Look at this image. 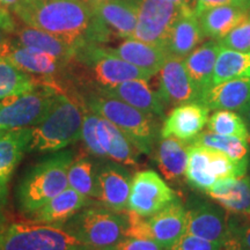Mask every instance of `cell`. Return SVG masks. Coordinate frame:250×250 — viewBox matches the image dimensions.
<instances>
[{"mask_svg":"<svg viewBox=\"0 0 250 250\" xmlns=\"http://www.w3.org/2000/svg\"><path fill=\"white\" fill-rule=\"evenodd\" d=\"M13 12L27 26L66 41L77 48L89 43L93 11L83 0H20Z\"/></svg>","mask_w":250,"mask_h":250,"instance_id":"cell-1","label":"cell"},{"mask_svg":"<svg viewBox=\"0 0 250 250\" xmlns=\"http://www.w3.org/2000/svg\"><path fill=\"white\" fill-rule=\"evenodd\" d=\"M74 92L86 108L116 125L139 153L153 154L161 138L160 120L98 90L83 89Z\"/></svg>","mask_w":250,"mask_h":250,"instance_id":"cell-2","label":"cell"},{"mask_svg":"<svg viewBox=\"0 0 250 250\" xmlns=\"http://www.w3.org/2000/svg\"><path fill=\"white\" fill-rule=\"evenodd\" d=\"M74 160L71 149L51 153L30 166L17 184V205L31 215L68 187V168Z\"/></svg>","mask_w":250,"mask_h":250,"instance_id":"cell-3","label":"cell"},{"mask_svg":"<svg viewBox=\"0 0 250 250\" xmlns=\"http://www.w3.org/2000/svg\"><path fill=\"white\" fill-rule=\"evenodd\" d=\"M83 105L74 93V100L59 92L49 111L39 124L31 126L28 152L55 153L65 149L81 138Z\"/></svg>","mask_w":250,"mask_h":250,"instance_id":"cell-4","label":"cell"},{"mask_svg":"<svg viewBox=\"0 0 250 250\" xmlns=\"http://www.w3.org/2000/svg\"><path fill=\"white\" fill-rule=\"evenodd\" d=\"M70 62L78 67L77 78L83 89L110 88L124 81L154 77L114 55L109 48L92 43L79 46Z\"/></svg>","mask_w":250,"mask_h":250,"instance_id":"cell-5","label":"cell"},{"mask_svg":"<svg viewBox=\"0 0 250 250\" xmlns=\"http://www.w3.org/2000/svg\"><path fill=\"white\" fill-rule=\"evenodd\" d=\"M71 235L93 250H107L126 237L125 212L96 204L86 206L62 225Z\"/></svg>","mask_w":250,"mask_h":250,"instance_id":"cell-6","label":"cell"},{"mask_svg":"<svg viewBox=\"0 0 250 250\" xmlns=\"http://www.w3.org/2000/svg\"><path fill=\"white\" fill-rule=\"evenodd\" d=\"M0 250H93L62 226L17 221L0 223Z\"/></svg>","mask_w":250,"mask_h":250,"instance_id":"cell-7","label":"cell"},{"mask_svg":"<svg viewBox=\"0 0 250 250\" xmlns=\"http://www.w3.org/2000/svg\"><path fill=\"white\" fill-rule=\"evenodd\" d=\"M83 103V102H81ZM83 105L81 139L90 154L100 160L117 162L125 167H138V149L115 124Z\"/></svg>","mask_w":250,"mask_h":250,"instance_id":"cell-8","label":"cell"},{"mask_svg":"<svg viewBox=\"0 0 250 250\" xmlns=\"http://www.w3.org/2000/svg\"><path fill=\"white\" fill-rule=\"evenodd\" d=\"M59 92L62 89L55 80L43 79L29 92L0 100V129L31 127L39 124Z\"/></svg>","mask_w":250,"mask_h":250,"instance_id":"cell-9","label":"cell"},{"mask_svg":"<svg viewBox=\"0 0 250 250\" xmlns=\"http://www.w3.org/2000/svg\"><path fill=\"white\" fill-rule=\"evenodd\" d=\"M182 13V7L168 0H138V17L132 40L166 48L171 27Z\"/></svg>","mask_w":250,"mask_h":250,"instance_id":"cell-10","label":"cell"},{"mask_svg":"<svg viewBox=\"0 0 250 250\" xmlns=\"http://www.w3.org/2000/svg\"><path fill=\"white\" fill-rule=\"evenodd\" d=\"M177 198L173 188L156 171L140 170L131 181L127 210L140 217L149 218Z\"/></svg>","mask_w":250,"mask_h":250,"instance_id":"cell-11","label":"cell"},{"mask_svg":"<svg viewBox=\"0 0 250 250\" xmlns=\"http://www.w3.org/2000/svg\"><path fill=\"white\" fill-rule=\"evenodd\" d=\"M186 234L223 246L230 236L228 213L218 203L191 195L186 204Z\"/></svg>","mask_w":250,"mask_h":250,"instance_id":"cell-12","label":"cell"},{"mask_svg":"<svg viewBox=\"0 0 250 250\" xmlns=\"http://www.w3.org/2000/svg\"><path fill=\"white\" fill-rule=\"evenodd\" d=\"M132 175L125 166L100 160L96 166V201L115 212L127 210Z\"/></svg>","mask_w":250,"mask_h":250,"instance_id":"cell-13","label":"cell"},{"mask_svg":"<svg viewBox=\"0 0 250 250\" xmlns=\"http://www.w3.org/2000/svg\"><path fill=\"white\" fill-rule=\"evenodd\" d=\"M158 73V95L165 107L201 101V95L187 72L184 58L169 56Z\"/></svg>","mask_w":250,"mask_h":250,"instance_id":"cell-14","label":"cell"},{"mask_svg":"<svg viewBox=\"0 0 250 250\" xmlns=\"http://www.w3.org/2000/svg\"><path fill=\"white\" fill-rule=\"evenodd\" d=\"M210 109L201 102H191L174 107L162 122L161 138H175L190 144L208 124Z\"/></svg>","mask_w":250,"mask_h":250,"instance_id":"cell-15","label":"cell"},{"mask_svg":"<svg viewBox=\"0 0 250 250\" xmlns=\"http://www.w3.org/2000/svg\"><path fill=\"white\" fill-rule=\"evenodd\" d=\"M93 15L110 35L131 39L138 17V0H104L90 5Z\"/></svg>","mask_w":250,"mask_h":250,"instance_id":"cell-16","label":"cell"},{"mask_svg":"<svg viewBox=\"0 0 250 250\" xmlns=\"http://www.w3.org/2000/svg\"><path fill=\"white\" fill-rule=\"evenodd\" d=\"M149 239L162 248L173 250L186 234V206L180 198L175 199L158 213L147 218Z\"/></svg>","mask_w":250,"mask_h":250,"instance_id":"cell-17","label":"cell"},{"mask_svg":"<svg viewBox=\"0 0 250 250\" xmlns=\"http://www.w3.org/2000/svg\"><path fill=\"white\" fill-rule=\"evenodd\" d=\"M98 90L105 95L112 96V98L121 100L127 104L132 105L138 110L151 115V116L158 118L164 122L166 118L165 115V104L161 101L158 92H154L148 85V80L134 79L124 81V83L116 85L110 88L103 89H93Z\"/></svg>","mask_w":250,"mask_h":250,"instance_id":"cell-18","label":"cell"},{"mask_svg":"<svg viewBox=\"0 0 250 250\" xmlns=\"http://www.w3.org/2000/svg\"><path fill=\"white\" fill-rule=\"evenodd\" d=\"M206 195L232 217L250 219V179L247 174L218 181Z\"/></svg>","mask_w":250,"mask_h":250,"instance_id":"cell-19","label":"cell"},{"mask_svg":"<svg viewBox=\"0 0 250 250\" xmlns=\"http://www.w3.org/2000/svg\"><path fill=\"white\" fill-rule=\"evenodd\" d=\"M175 138H160L155 146V161L164 179L174 187L186 183L188 146Z\"/></svg>","mask_w":250,"mask_h":250,"instance_id":"cell-20","label":"cell"},{"mask_svg":"<svg viewBox=\"0 0 250 250\" xmlns=\"http://www.w3.org/2000/svg\"><path fill=\"white\" fill-rule=\"evenodd\" d=\"M250 102V77L236 78L219 83L208 89L201 103L210 110H240Z\"/></svg>","mask_w":250,"mask_h":250,"instance_id":"cell-21","label":"cell"},{"mask_svg":"<svg viewBox=\"0 0 250 250\" xmlns=\"http://www.w3.org/2000/svg\"><path fill=\"white\" fill-rule=\"evenodd\" d=\"M93 204H96L93 202V199L87 198L72 188L67 187L64 191L58 193L51 201L43 205L40 210L31 214V217H33V220L37 223L62 226L77 212Z\"/></svg>","mask_w":250,"mask_h":250,"instance_id":"cell-22","label":"cell"},{"mask_svg":"<svg viewBox=\"0 0 250 250\" xmlns=\"http://www.w3.org/2000/svg\"><path fill=\"white\" fill-rule=\"evenodd\" d=\"M220 49L221 46L218 41L211 40L196 48L184 58L188 74L198 90L201 99L206 90L213 86L214 66Z\"/></svg>","mask_w":250,"mask_h":250,"instance_id":"cell-23","label":"cell"},{"mask_svg":"<svg viewBox=\"0 0 250 250\" xmlns=\"http://www.w3.org/2000/svg\"><path fill=\"white\" fill-rule=\"evenodd\" d=\"M6 59H8L19 70L31 76H40L43 79L55 80V77L67 67V64L52 57L51 55L15 43Z\"/></svg>","mask_w":250,"mask_h":250,"instance_id":"cell-24","label":"cell"},{"mask_svg":"<svg viewBox=\"0 0 250 250\" xmlns=\"http://www.w3.org/2000/svg\"><path fill=\"white\" fill-rule=\"evenodd\" d=\"M114 55L124 59L134 66L147 71L155 76L160 71L162 65L169 57L167 49L149 43L127 39L117 48H109Z\"/></svg>","mask_w":250,"mask_h":250,"instance_id":"cell-25","label":"cell"},{"mask_svg":"<svg viewBox=\"0 0 250 250\" xmlns=\"http://www.w3.org/2000/svg\"><path fill=\"white\" fill-rule=\"evenodd\" d=\"M249 12L250 8L225 5L206 9L197 18L205 37L220 41L241 22Z\"/></svg>","mask_w":250,"mask_h":250,"instance_id":"cell-26","label":"cell"},{"mask_svg":"<svg viewBox=\"0 0 250 250\" xmlns=\"http://www.w3.org/2000/svg\"><path fill=\"white\" fill-rule=\"evenodd\" d=\"M205 39L195 13H182L171 27L168 36L167 49L169 56L186 58Z\"/></svg>","mask_w":250,"mask_h":250,"instance_id":"cell-27","label":"cell"},{"mask_svg":"<svg viewBox=\"0 0 250 250\" xmlns=\"http://www.w3.org/2000/svg\"><path fill=\"white\" fill-rule=\"evenodd\" d=\"M17 36L19 40L18 44L45 52L67 65L73 59L78 49L76 45L52 34L29 26L18 29Z\"/></svg>","mask_w":250,"mask_h":250,"instance_id":"cell-28","label":"cell"},{"mask_svg":"<svg viewBox=\"0 0 250 250\" xmlns=\"http://www.w3.org/2000/svg\"><path fill=\"white\" fill-rule=\"evenodd\" d=\"M31 127L6 130L0 137V180L8 182L15 168L28 152Z\"/></svg>","mask_w":250,"mask_h":250,"instance_id":"cell-29","label":"cell"},{"mask_svg":"<svg viewBox=\"0 0 250 250\" xmlns=\"http://www.w3.org/2000/svg\"><path fill=\"white\" fill-rule=\"evenodd\" d=\"M188 154L187 183L197 191L208 193L217 183L208 169V148L197 144H188Z\"/></svg>","mask_w":250,"mask_h":250,"instance_id":"cell-30","label":"cell"},{"mask_svg":"<svg viewBox=\"0 0 250 250\" xmlns=\"http://www.w3.org/2000/svg\"><path fill=\"white\" fill-rule=\"evenodd\" d=\"M250 77V51L221 48L215 62L213 85L236 78Z\"/></svg>","mask_w":250,"mask_h":250,"instance_id":"cell-31","label":"cell"},{"mask_svg":"<svg viewBox=\"0 0 250 250\" xmlns=\"http://www.w3.org/2000/svg\"><path fill=\"white\" fill-rule=\"evenodd\" d=\"M96 166L89 156L83 155L74 159L67 173L68 187L87 198H96Z\"/></svg>","mask_w":250,"mask_h":250,"instance_id":"cell-32","label":"cell"},{"mask_svg":"<svg viewBox=\"0 0 250 250\" xmlns=\"http://www.w3.org/2000/svg\"><path fill=\"white\" fill-rule=\"evenodd\" d=\"M39 81L33 76L15 67L8 59L0 58V100L21 95L34 89Z\"/></svg>","mask_w":250,"mask_h":250,"instance_id":"cell-33","label":"cell"},{"mask_svg":"<svg viewBox=\"0 0 250 250\" xmlns=\"http://www.w3.org/2000/svg\"><path fill=\"white\" fill-rule=\"evenodd\" d=\"M190 144H197V145L205 146L214 151L223 152L235 161L247 160L250 153L249 143L246 140L235 138V137L221 136L208 130L204 132L202 131Z\"/></svg>","mask_w":250,"mask_h":250,"instance_id":"cell-34","label":"cell"},{"mask_svg":"<svg viewBox=\"0 0 250 250\" xmlns=\"http://www.w3.org/2000/svg\"><path fill=\"white\" fill-rule=\"evenodd\" d=\"M208 130L221 136L235 137L249 143L250 130L237 111L220 109L208 117Z\"/></svg>","mask_w":250,"mask_h":250,"instance_id":"cell-35","label":"cell"},{"mask_svg":"<svg viewBox=\"0 0 250 250\" xmlns=\"http://www.w3.org/2000/svg\"><path fill=\"white\" fill-rule=\"evenodd\" d=\"M224 49L236 51H250V12L237 26L229 31L224 39L218 41Z\"/></svg>","mask_w":250,"mask_h":250,"instance_id":"cell-36","label":"cell"},{"mask_svg":"<svg viewBox=\"0 0 250 250\" xmlns=\"http://www.w3.org/2000/svg\"><path fill=\"white\" fill-rule=\"evenodd\" d=\"M230 236L239 242L241 250H250V219H239L228 214Z\"/></svg>","mask_w":250,"mask_h":250,"instance_id":"cell-37","label":"cell"},{"mask_svg":"<svg viewBox=\"0 0 250 250\" xmlns=\"http://www.w3.org/2000/svg\"><path fill=\"white\" fill-rule=\"evenodd\" d=\"M223 246L203 237L184 234L173 250H221Z\"/></svg>","mask_w":250,"mask_h":250,"instance_id":"cell-38","label":"cell"},{"mask_svg":"<svg viewBox=\"0 0 250 250\" xmlns=\"http://www.w3.org/2000/svg\"><path fill=\"white\" fill-rule=\"evenodd\" d=\"M107 250H167L152 240L124 237L117 245Z\"/></svg>","mask_w":250,"mask_h":250,"instance_id":"cell-39","label":"cell"},{"mask_svg":"<svg viewBox=\"0 0 250 250\" xmlns=\"http://www.w3.org/2000/svg\"><path fill=\"white\" fill-rule=\"evenodd\" d=\"M14 30L13 21L12 22L0 23V58H6L13 49L14 42L9 39V34Z\"/></svg>","mask_w":250,"mask_h":250,"instance_id":"cell-40","label":"cell"},{"mask_svg":"<svg viewBox=\"0 0 250 250\" xmlns=\"http://www.w3.org/2000/svg\"><path fill=\"white\" fill-rule=\"evenodd\" d=\"M195 13L197 17L206 11V9L217 7V6H225V5H234L233 0H195Z\"/></svg>","mask_w":250,"mask_h":250,"instance_id":"cell-41","label":"cell"},{"mask_svg":"<svg viewBox=\"0 0 250 250\" xmlns=\"http://www.w3.org/2000/svg\"><path fill=\"white\" fill-rule=\"evenodd\" d=\"M8 182L0 180V223L2 221V212H4L6 202H7V188Z\"/></svg>","mask_w":250,"mask_h":250,"instance_id":"cell-42","label":"cell"},{"mask_svg":"<svg viewBox=\"0 0 250 250\" xmlns=\"http://www.w3.org/2000/svg\"><path fill=\"white\" fill-rule=\"evenodd\" d=\"M168 1L175 2V4L181 6L186 13H195V6H196L195 0H168Z\"/></svg>","mask_w":250,"mask_h":250,"instance_id":"cell-43","label":"cell"},{"mask_svg":"<svg viewBox=\"0 0 250 250\" xmlns=\"http://www.w3.org/2000/svg\"><path fill=\"white\" fill-rule=\"evenodd\" d=\"M221 250H241V248H240L239 242H237L233 236H229L226 241L224 242Z\"/></svg>","mask_w":250,"mask_h":250,"instance_id":"cell-44","label":"cell"},{"mask_svg":"<svg viewBox=\"0 0 250 250\" xmlns=\"http://www.w3.org/2000/svg\"><path fill=\"white\" fill-rule=\"evenodd\" d=\"M237 112L241 115L242 118L246 122L247 126H248L249 130H250V102L247 103L245 107H242L241 109H240V110H237Z\"/></svg>","mask_w":250,"mask_h":250,"instance_id":"cell-45","label":"cell"},{"mask_svg":"<svg viewBox=\"0 0 250 250\" xmlns=\"http://www.w3.org/2000/svg\"><path fill=\"white\" fill-rule=\"evenodd\" d=\"M20 0H0V8H13Z\"/></svg>","mask_w":250,"mask_h":250,"instance_id":"cell-46","label":"cell"},{"mask_svg":"<svg viewBox=\"0 0 250 250\" xmlns=\"http://www.w3.org/2000/svg\"><path fill=\"white\" fill-rule=\"evenodd\" d=\"M6 22H12V19L8 17V14L6 13L4 8H0V23Z\"/></svg>","mask_w":250,"mask_h":250,"instance_id":"cell-47","label":"cell"},{"mask_svg":"<svg viewBox=\"0 0 250 250\" xmlns=\"http://www.w3.org/2000/svg\"><path fill=\"white\" fill-rule=\"evenodd\" d=\"M234 5L240 6V7L250 8V0H233Z\"/></svg>","mask_w":250,"mask_h":250,"instance_id":"cell-48","label":"cell"},{"mask_svg":"<svg viewBox=\"0 0 250 250\" xmlns=\"http://www.w3.org/2000/svg\"><path fill=\"white\" fill-rule=\"evenodd\" d=\"M101 1H104V0H87V2H88L89 5L98 4V2H101Z\"/></svg>","mask_w":250,"mask_h":250,"instance_id":"cell-49","label":"cell"},{"mask_svg":"<svg viewBox=\"0 0 250 250\" xmlns=\"http://www.w3.org/2000/svg\"><path fill=\"white\" fill-rule=\"evenodd\" d=\"M247 175H248L250 179V153H249V159H248V170H247Z\"/></svg>","mask_w":250,"mask_h":250,"instance_id":"cell-50","label":"cell"},{"mask_svg":"<svg viewBox=\"0 0 250 250\" xmlns=\"http://www.w3.org/2000/svg\"><path fill=\"white\" fill-rule=\"evenodd\" d=\"M5 131H6V130H2V129H0V137H1V136H2V133H4V132H5Z\"/></svg>","mask_w":250,"mask_h":250,"instance_id":"cell-51","label":"cell"},{"mask_svg":"<svg viewBox=\"0 0 250 250\" xmlns=\"http://www.w3.org/2000/svg\"><path fill=\"white\" fill-rule=\"evenodd\" d=\"M249 143H250V138H249Z\"/></svg>","mask_w":250,"mask_h":250,"instance_id":"cell-52","label":"cell"}]
</instances>
